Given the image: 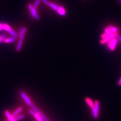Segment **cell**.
<instances>
[{
	"instance_id": "7402d4cb",
	"label": "cell",
	"mask_w": 121,
	"mask_h": 121,
	"mask_svg": "<svg viewBox=\"0 0 121 121\" xmlns=\"http://www.w3.org/2000/svg\"><path fill=\"white\" fill-rule=\"evenodd\" d=\"M3 30V25L2 24L0 23V31Z\"/></svg>"
},
{
	"instance_id": "ac0fdd59",
	"label": "cell",
	"mask_w": 121,
	"mask_h": 121,
	"mask_svg": "<svg viewBox=\"0 0 121 121\" xmlns=\"http://www.w3.org/2000/svg\"><path fill=\"white\" fill-rule=\"evenodd\" d=\"M5 38V35L4 34H0V43L3 41L4 39Z\"/></svg>"
},
{
	"instance_id": "ffe728a7",
	"label": "cell",
	"mask_w": 121,
	"mask_h": 121,
	"mask_svg": "<svg viewBox=\"0 0 121 121\" xmlns=\"http://www.w3.org/2000/svg\"><path fill=\"white\" fill-rule=\"evenodd\" d=\"M117 38L118 41H120L121 42V36L118 35L117 36Z\"/></svg>"
},
{
	"instance_id": "9c48e42d",
	"label": "cell",
	"mask_w": 121,
	"mask_h": 121,
	"mask_svg": "<svg viewBox=\"0 0 121 121\" xmlns=\"http://www.w3.org/2000/svg\"><path fill=\"white\" fill-rule=\"evenodd\" d=\"M5 115L6 116L8 121H12L15 117H13L12 114L9 112L8 110H5L4 112Z\"/></svg>"
},
{
	"instance_id": "8992f818",
	"label": "cell",
	"mask_w": 121,
	"mask_h": 121,
	"mask_svg": "<svg viewBox=\"0 0 121 121\" xmlns=\"http://www.w3.org/2000/svg\"><path fill=\"white\" fill-rule=\"evenodd\" d=\"M118 34L117 33H112L108 35V36L105 38L101 39L100 41V43L102 44H104L107 43L110 40L114 37H117Z\"/></svg>"
},
{
	"instance_id": "4fadbf2b",
	"label": "cell",
	"mask_w": 121,
	"mask_h": 121,
	"mask_svg": "<svg viewBox=\"0 0 121 121\" xmlns=\"http://www.w3.org/2000/svg\"><path fill=\"white\" fill-rule=\"evenodd\" d=\"M85 100L88 105L91 108H92L94 107V103L92 102V101L90 99V98H86Z\"/></svg>"
},
{
	"instance_id": "9a60e30c",
	"label": "cell",
	"mask_w": 121,
	"mask_h": 121,
	"mask_svg": "<svg viewBox=\"0 0 121 121\" xmlns=\"http://www.w3.org/2000/svg\"><path fill=\"white\" fill-rule=\"evenodd\" d=\"M108 27L109 28L112 33H117L118 32V30L116 27L111 26H108Z\"/></svg>"
},
{
	"instance_id": "7c38bea8",
	"label": "cell",
	"mask_w": 121,
	"mask_h": 121,
	"mask_svg": "<svg viewBox=\"0 0 121 121\" xmlns=\"http://www.w3.org/2000/svg\"><path fill=\"white\" fill-rule=\"evenodd\" d=\"M91 111H92V114L93 116V118H95V119H96L98 118V114L97 112L95 109L94 108V107H92L91 108Z\"/></svg>"
},
{
	"instance_id": "ba28073f",
	"label": "cell",
	"mask_w": 121,
	"mask_h": 121,
	"mask_svg": "<svg viewBox=\"0 0 121 121\" xmlns=\"http://www.w3.org/2000/svg\"><path fill=\"white\" fill-rule=\"evenodd\" d=\"M29 112L31 115L33 116L36 119L37 121H44L43 119H42L41 116L38 113H36L34 111H33V110H29Z\"/></svg>"
},
{
	"instance_id": "8fae6325",
	"label": "cell",
	"mask_w": 121,
	"mask_h": 121,
	"mask_svg": "<svg viewBox=\"0 0 121 121\" xmlns=\"http://www.w3.org/2000/svg\"><path fill=\"white\" fill-rule=\"evenodd\" d=\"M15 41V38L12 37L5 38L3 42L6 43H9L13 42Z\"/></svg>"
},
{
	"instance_id": "277c9868",
	"label": "cell",
	"mask_w": 121,
	"mask_h": 121,
	"mask_svg": "<svg viewBox=\"0 0 121 121\" xmlns=\"http://www.w3.org/2000/svg\"><path fill=\"white\" fill-rule=\"evenodd\" d=\"M28 8L30 11L31 16L35 19L37 20H39L40 17L39 15L37 13V9L34 8L33 5L30 4L28 5Z\"/></svg>"
},
{
	"instance_id": "3957f363",
	"label": "cell",
	"mask_w": 121,
	"mask_h": 121,
	"mask_svg": "<svg viewBox=\"0 0 121 121\" xmlns=\"http://www.w3.org/2000/svg\"><path fill=\"white\" fill-rule=\"evenodd\" d=\"M118 41V40L117 39V37H115L112 39L108 42L107 46L110 50L113 51L115 50Z\"/></svg>"
},
{
	"instance_id": "e0dca14e",
	"label": "cell",
	"mask_w": 121,
	"mask_h": 121,
	"mask_svg": "<svg viewBox=\"0 0 121 121\" xmlns=\"http://www.w3.org/2000/svg\"><path fill=\"white\" fill-rule=\"evenodd\" d=\"M105 33L106 34H108V35H110V34H111L112 33L111 32V31L109 28H108V27H107V28L105 29Z\"/></svg>"
},
{
	"instance_id": "30bf717a",
	"label": "cell",
	"mask_w": 121,
	"mask_h": 121,
	"mask_svg": "<svg viewBox=\"0 0 121 121\" xmlns=\"http://www.w3.org/2000/svg\"><path fill=\"white\" fill-rule=\"evenodd\" d=\"M22 108L21 107H18L15 111H13L12 114L14 117H17V116L19 115V114L22 111Z\"/></svg>"
},
{
	"instance_id": "7a4b0ae2",
	"label": "cell",
	"mask_w": 121,
	"mask_h": 121,
	"mask_svg": "<svg viewBox=\"0 0 121 121\" xmlns=\"http://www.w3.org/2000/svg\"><path fill=\"white\" fill-rule=\"evenodd\" d=\"M2 25H3V30L8 31L13 37L15 38L17 37V34L11 28V27L9 25L6 23H3Z\"/></svg>"
},
{
	"instance_id": "2e32d148",
	"label": "cell",
	"mask_w": 121,
	"mask_h": 121,
	"mask_svg": "<svg viewBox=\"0 0 121 121\" xmlns=\"http://www.w3.org/2000/svg\"><path fill=\"white\" fill-rule=\"evenodd\" d=\"M41 0H35V2H34V5L33 6L34 8L37 9V8L38 7L39 5V4Z\"/></svg>"
},
{
	"instance_id": "5b68a950",
	"label": "cell",
	"mask_w": 121,
	"mask_h": 121,
	"mask_svg": "<svg viewBox=\"0 0 121 121\" xmlns=\"http://www.w3.org/2000/svg\"><path fill=\"white\" fill-rule=\"evenodd\" d=\"M19 93L21 98H22L25 103L28 105L30 106L33 104V103L31 102V100L29 97L28 96V95H27L23 91H20Z\"/></svg>"
},
{
	"instance_id": "5bb4252c",
	"label": "cell",
	"mask_w": 121,
	"mask_h": 121,
	"mask_svg": "<svg viewBox=\"0 0 121 121\" xmlns=\"http://www.w3.org/2000/svg\"><path fill=\"white\" fill-rule=\"evenodd\" d=\"M94 108L96 111L98 113H99V101L98 100H95L94 103Z\"/></svg>"
},
{
	"instance_id": "52a82bcc",
	"label": "cell",
	"mask_w": 121,
	"mask_h": 121,
	"mask_svg": "<svg viewBox=\"0 0 121 121\" xmlns=\"http://www.w3.org/2000/svg\"><path fill=\"white\" fill-rule=\"evenodd\" d=\"M30 107H31V108L32 109L33 111H34L36 113H38L41 116L42 119H43L44 121H50V120H48L46 117L45 116H44L38 109L37 108L35 107V106L34 105V104H31L30 106Z\"/></svg>"
},
{
	"instance_id": "d6986e66",
	"label": "cell",
	"mask_w": 121,
	"mask_h": 121,
	"mask_svg": "<svg viewBox=\"0 0 121 121\" xmlns=\"http://www.w3.org/2000/svg\"><path fill=\"white\" fill-rule=\"evenodd\" d=\"M108 34H106L105 33H104V34H103L101 36V39H105L106 37H107L108 36Z\"/></svg>"
},
{
	"instance_id": "6da1fadb",
	"label": "cell",
	"mask_w": 121,
	"mask_h": 121,
	"mask_svg": "<svg viewBox=\"0 0 121 121\" xmlns=\"http://www.w3.org/2000/svg\"><path fill=\"white\" fill-rule=\"evenodd\" d=\"M27 29L25 27H22L19 31V41L17 43V45L16 47V51L19 52L21 50L22 47V43L23 41V40L25 38V35L26 33Z\"/></svg>"
},
{
	"instance_id": "44dd1931",
	"label": "cell",
	"mask_w": 121,
	"mask_h": 121,
	"mask_svg": "<svg viewBox=\"0 0 121 121\" xmlns=\"http://www.w3.org/2000/svg\"><path fill=\"white\" fill-rule=\"evenodd\" d=\"M118 85L119 86H121V77L118 82Z\"/></svg>"
}]
</instances>
